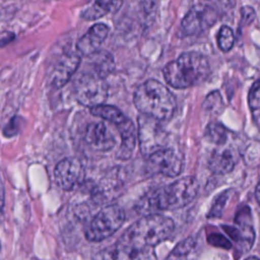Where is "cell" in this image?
I'll return each instance as SVG.
<instances>
[{
	"instance_id": "obj_31",
	"label": "cell",
	"mask_w": 260,
	"mask_h": 260,
	"mask_svg": "<svg viewBox=\"0 0 260 260\" xmlns=\"http://www.w3.org/2000/svg\"><path fill=\"white\" fill-rule=\"evenodd\" d=\"M0 249H1V245H0Z\"/></svg>"
},
{
	"instance_id": "obj_23",
	"label": "cell",
	"mask_w": 260,
	"mask_h": 260,
	"mask_svg": "<svg viewBox=\"0 0 260 260\" xmlns=\"http://www.w3.org/2000/svg\"><path fill=\"white\" fill-rule=\"evenodd\" d=\"M202 106L206 112H210V113L220 112V110L223 108V104H222V100L219 92L215 90L209 93L205 99L204 103L202 104Z\"/></svg>"
},
{
	"instance_id": "obj_5",
	"label": "cell",
	"mask_w": 260,
	"mask_h": 260,
	"mask_svg": "<svg viewBox=\"0 0 260 260\" xmlns=\"http://www.w3.org/2000/svg\"><path fill=\"white\" fill-rule=\"evenodd\" d=\"M125 219L124 209L117 204H110L101 209L92 218L85 231V238L89 242H101L115 234Z\"/></svg>"
},
{
	"instance_id": "obj_24",
	"label": "cell",
	"mask_w": 260,
	"mask_h": 260,
	"mask_svg": "<svg viewBox=\"0 0 260 260\" xmlns=\"http://www.w3.org/2000/svg\"><path fill=\"white\" fill-rule=\"evenodd\" d=\"M194 246H195V240L193 237L184 239L183 241L178 243V245L174 248V250L172 251L169 257H175V258L184 257L190 253V251L194 248Z\"/></svg>"
},
{
	"instance_id": "obj_7",
	"label": "cell",
	"mask_w": 260,
	"mask_h": 260,
	"mask_svg": "<svg viewBox=\"0 0 260 260\" xmlns=\"http://www.w3.org/2000/svg\"><path fill=\"white\" fill-rule=\"evenodd\" d=\"M137 138L140 151L145 157L167 147L168 143V134L160 126V121L143 114L138 117Z\"/></svg>"
},
{
	"instance_id": "obj_3",
	"label": "cell",
	"mask_w": 260,
	"mask_h": 260,
	"mask_svg": "<svg viewBox=\"0 0 260 260\" xmlns=\"http://www.w3.org/2000/svg\"><path fill=\"white\" fill-rule=\"evenodd\" d=\"M162 73L169 85L183 89L206 80L210 74V65L203 54L185 52L176 60L169 62Z\"/></svg>"
},
{
	"instance_id": "obj_8",
	"label": "cell",
	"mask_w": 260,
	"mask_h": 260,
	"mask_svg": "<svg viewBox=\"0 0 260 260\" xmlns=\"http://www.w3.org/2000/svg\"><path fill=\"white\" fill-rule=\"evenodd\" d=\"M183 168V157L174 148L164 147L146 156V170L150 174L177 177Z\"/></svg>"
},
{
	"instance_id": "obj_29",
	"label": "cell",
	"mask_w": 260,
	"mask_h": 260,
	"mask_svg": "<svg viewBox=\"0 0 260 260\" xmlns=\"http://www.w3.org/2000/svg\"><path fill=\"white\" fill-rule=\"evenodd\" d=\"M14 39V35L12 32H5L1 38H0V47L7 45L9 42H11Z\"/></svg>"
},
{
	"instance_id": "obj_11",
	"label": "cell",
	"mask_w": 260,
	"mask_h": 260,
	"mask_svg": "<svg viewBox=\"0 0 260 260\" xmlns=\"http://www.w3.org/2000/svg\"><path fill=\"white\" fill-rule=\"evenodd\" d=\"M238 228L223 226V230L234 239L237 244L238 253H247L253 246L255 233L251 222V213L248 207H244L240 210L235 219Z\"/></svg>"
},
{
	"instance_id": "obj_19",
	"label": "cell",
	"mask_w": 260,
	"mask_h": 260,
	"mask_svg": "<svg viewBox=\"0 0 260 260\" xmlns=\"http://www.w3.org/2000/svg\"><path fill=\"white\" fill-rule=\"evenodd\" d=\"M90 113L93 116H96L106 121L114 123L115 125L121 123L126 118V116L118 108L110 105H104V104H100L91 107Z\"/></svg>"
},
{
	"instance_id": "obj_22",
	"label": "cell",
	"mask_w": 260,
	"mask_h": 260,
	"mask_svg": "<svg viewBox=\"0 0 260 260\" xmlns=\"http://www.w3.org/2000/svg\"><path fill=\"white\" fill-rule=\"evenodd\" d=\"M259 80H256L254 84L252 85L249 95H248V103L249 107L252 112V117L253 120L256 124H258L259 121V107H260V96H259Z\"/></svg>"
},
{
	"instance_id": "obj_25",
	"label": "cell",
	"mask_w": 260,
	"mask_h": 260,
	"mask_svg": "<svg viewBox=\"0 0 260 260\" xmlns=\"http://www.w3.org/2000/svg\"><path fill=\"white\" fill-rule=\"evenodd\" d=\"M229 193L230 191H224L222 193H220L216 198L215 200L213 201V204L208 212V217H219L221 215V212H222V209L225 205V202L228 201L229 199Z\"/></svg>"
},
{
	"instance_id": "obj_30",
	"label": "cell",
	"mask_w": 260,
	"mask_h": 260,
	"mask_svg": "<svg viewBox=\"0 0 260 260\" xmlns=\"http://www.w3.org/2000/svg\"><path fill=\"white\" fill-rule=\"evenodd\" d=\"M255 197H256L257 202L259 203V184H257V186L255 188Z\"/></svg>"
},
{
	"instance_id": "obj_1",
	"label": "cell",
	"mask_w": 260,
	"mask_h": 260,
	"mask_svg": "<svg viewBox=\"0 0 260 260\" xmlns=\"http://www.w3.org/2000/svg\"><path fill=\"white\" fill-rule=\"evenodd\" d=\"M175 223L172 218L159 214H145L133 222L123 234L113 251L112 258L136 259L146 253L173 233Z\"/></svg>"
},
{
	"instance_id": "obj_2",
	"label": "cell",
	"mask_w": 260,
	"mask_h": 260,
	"mask_svg": "<svg viewBox=\"0 0 260 260\" xmlns=\"http://www.w3.org/2000/svg\"><path fill=\"white\" fill-rule=\"evenodd\" d=\"M198 182L194 177H185L145 193L137 202L136 209L142 214L176 210L189 204L197 195Z\"/></svg>"
},
{
	"instance_id": "obj_4",
	"label": "cell",
	"mask_w": 260,
	"mask_h": 260,
	"mask_svg": "<svg viewBox=\"0 0 260 260\" xmlns=\"http://www.w3.org/2000/svg\"><path fill=\"white\" fill-rule=\"evenodd\" d=\"M133 102L141 114L160 122L171 119L177 106L174 94L155 79H147L139 84L134 91Z\"/></svg>"
},
{
	"instance_id": "obj_26",
	"label": "cell",
	"mask_w": 260,
	"mask_h": 260,
	"mask_svg": "<svg viewBox=\"0 0 260 260\" xmlns=\"http://www.w3.org/2000/svg\"><path fill=\"white\" fill-rule=\"evenodd\" d=\"M19 130H20V118L13 117L5 126L3 133L6 137H11L16 135L19 132Z\"/></svg>"
},
{
	"instance_id": "obj_15",
	"label": "cell",
	"mask_w": 260,
	"mask_h": 260,
	"mask_svg": "<svg viewBox=\"0 0 260 260\" xmlns=\"http://www.w3.org/2000/svg\"><path fill=\"white\" fill-rule=\"evenodd\" d=\"M116 126L121 136V145L117 151V157L123 160L129 159L136 146L137 130L133 122L127 117Z\"/></svg>"
},
{
	"instance_id": "obj_16",
	"label": "cell",
	"mask_w": 260,
	"mask_h": 260,
	"mask_svg": "<svg viewBox=\"0 0 260 260\" xmlns=\"http://www.w3.org/2000/svg\"><path fill=\"white\" fill-rule=\"evenodd\" d=\"M85 57L86 61L84 63L83 70L94 73L102 78H106L109 74H111L115 67L114 58L107 51L98 50Z\"/></svg>"
},
{
	"instance_id": "obj_6",
	"label": "cell",
	"mask_w": 260,
	"mask_h": 260,
	"mask_svg": "<svg viewBox=\"0 0 260 260\" xmlns=\"http://www.w3.org/2000/svg\"><path fill=\"white\" fill-rule=\"evenodd\" d=\"M74 95L84 107H93L104 104L108 96V85L105 78L83 70L74 81Z\"/></svg>"
},
{
	"instance_id": "obj_13",
	"label": "cell",
	"mask_w": 260,
	"mask_h": 260,
	"mask_svg": "<svg viewBox=\"0 0 260 260\" xmlns=\"http://www.w3.org/2000/svg\"><path fill=\"white\" fill-rule=\"evenodd\" d=\"M85 142L94 150L108 151L116 143L115 136L103 122L90 123L84 133Z\"/></svg>"
},
{
	"instance_id": "obj_27",
	"label": "cell",
	"mask_w": 260,
	"mask_h": 260,
	"mask_svg": "<svg viewBox=\"0 0 260 260\" xmlns=\"http://www.w3.org/2000/svg\"><path fill=\"white\" fill-rule=\"evenodd\" d=\"M207 241L210 245H213L215 247H220V248H224V249H230L232 247L230 241L226 238H224L223 236L218 235V234L209 235L207 238Z\"/></svg>"
},
{
	"instance_id": "obj_20",
	"label": "cell",
	"mask_w": 260,
	"mask_h": 260,
	"mask_svg": "<svg viewBox=\"0 0 260 260\" xmlns=\"http://www.w3.org/2000/svg\"><path fill=\"white\" fill-rule=\"evenodd\" d=\"M205 136L209 141L220 146L228 140V131L220 123L211 122L206 127Z\"/></svg>"
},
{
	"instance_id": "obj_28",
	"label": "cell",
	"mask_w": 260,
	"mask_h": 260,
	"mask_svg": "<svg viewBox=\"0 0 260 260\" xmlns=\"http://www.w3.org/2000/svg\"><path fill=\"white\" fill-rule=\"evenodd\" d=\"M256 13L253 7L244 6L241 8V26L249 25L255 19Z\"/></svg>"
},
{
	"instance_id": "obj_12",
	"label": "cell",
	"mask_w": 260,
	"mask_h": 260,
	"mask_svg": "<svg viewBox=\"0 0 260 260\" xmlns=\"http://www.w3.org/2000/svg\"><path fill=\"white\" fill-rule=\"evenodd\" d=\"M81 55L77 51H70L65 53L55 65L51 76V85L55 88L62 87L73 76L79 67Z\"/></svg>"
},
{
	"instance_id": "obj_17",
	"label": "cell",
	"mask_w": 260,
	"mask_h": 260,
	"mask_svg": "<svg viewBox=\"0 0 260 260\" xmlns=\"http://www.w3.org/2000/svg\"><path fill=\"white\" fill-rule=\"evenodd\" d=\"M236 164V153L231 148H217L212 152L208 167L213 173L224 175L232 172Z\"/></svg>"
},
{
	"instance_id": "obj_9",
	"label": "cell",
	"mask_w": 260,
	"mask_h": 260,
	"mask_svg": "<svg viewBox=\"0 0 260 260\" xmlns=\"http://www.w3.org/2000/svg\"><path fill=\"white\" fill-rule=\"evenodd\" d=\"M218 18V13L209 4H197L193 6L184 16L181 26L187 36L203 32L212 26Z\"/></svg>"
},
{
	"instance_id": "obj_18",
	"label": "cell",
	"mask_w": 260,
	"mask_h": 260,
	"mask_svg": "<svg viewBox=\"0 0 260 260\" xmlns=\"http://www.w3.org/2000/svg\"><path fill=\"white\" fill-rule=\"evenodd\" d=\"M122 6V0H95L94 3L81 13L86 20H95L106 14L117 12Z\"/></svg>"
},
{
	"instance_id": "obj_21",
	"label": "cell",
	"mask_w": 260,
	"mask_h": 260,
	"mask_svg": "<svg viewBox=\"0 0 260 260\" xmlns=\"http://www.w3.org/2000/svg\"><path fill=\"white\" fill-rule=\"evenodd\" d=\"M235 43L233 29L228 25H222L217 34V45L222 52H229Z\"/></svg>"
},
{
	"instance_id": "obj_14",
	"label": "cell",
	"mask_w": 260,
	"mask_h": 260,
	"mask_svg": "<svg viewBox=\"0 0 260 260\" xmlns=\"http://www.w3.org/2000/svg\"><path fill=\"white\" fill-rule=\"evenodd\" d=\"M109 34L105 23L93 24L76 43V51L81 56H88L98 51Z\"/></svg>"
},
{
	"instance_id": "obj_10",
	"label": "cell",
	"mask_w": 260,
	"mask_h": 260,
	"mask_svg": "<svg viewBox=\"0 0 260 260\" xmlns=\"http://www.w3.org/2000/svg\"><path fill=\"white\" fill-rule=\"evenodd\" d=\"M54 176L60 188L65 191H72L82 184L85 172L78 158L65 157L57 164Z\"/></svg>"
}]
</instances>
